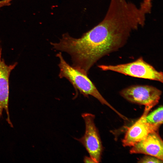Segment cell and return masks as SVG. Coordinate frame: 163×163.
Masks as SVG:
<instances>
[{
	"mask_svg": "<svg viewBox=\"0 0 163 163\" xmlns=\"http://www.w3.org/2000/svg\"><path fill=\"white\" fill-rule=\"evenodd\" d=\"M12 0H3L0 1V7L10 5V2Z\"/></svg>",
	"mask_w": 163,
	"mask_h": 163,
	"instance_id": "10",
	"label": "cell"
},
{
	"mask_svg": "<svg viewBox=\"0 0 163 163\" xmlns=\"http://www.w3.org/2000/svg\"><path fill=\"white\" fill-rule=\"evenodd\" d=\"M146 122L156 130L158 131L163 123V107L160 106L153 111L147 115Z\"/></svg>",
	"mask_w": 163,
	"mask_h": 163,
	"instance_id": "8",
	"label": "cell"
},
{
	"mask_svg": "<svg viewBox=\"0 0 163 163\" xmlns=\"http://www.w3.org/2000/svg\"><path fill=\"white\" fill-rule=\"evenodd\" d=\"M120 94L131 102L153 107L158 103L162 91L152 86L136 85L122 89Z\"/></svg>",
	"mask_w": 163,
	"mask_h": 163,
	"instance_id": "4",
	"label": "cell"
},
{
	"mask_svg": "<svg viewBox=\"0 0 163 163\" xmlns=\"http://www.w3.org/2000/svg\"><path fill=\"white\" fill-rule=\"evenodd\" d=\"M59 60L58 66L59 69V76L68 80L73 86L76 93L79 91L85 97L91 95L103 104L108 106L120 117L122 114L114 108L104 98L97 88L86 75L75 67L70 66L65 60L60 52L56 55Z\"/></svg>",
	"mask_w": 163,
	"mask_h": 163,
	"instance_id": "1",
	"label": "cell"
},
{
	"mask_svg": "<svg viewBox=\"0 0 163 163\" xmlns=\"http://www.w3.org/2000/svg\"><path fill=\"white\" fill-rule=\"evenodd\" d=\"M85 125V131L83 136L75 139L85 147L89 156L95 163L101 161L103 146L98 130L94 122L95 115L89 113L82 114Z\"/></svg>",
	"mask_w": 163,
	"mask_h": 163,
	"instance_id": "3",
	"label": "cell"
},
{
	"mask_svg": "<svg viewBox=\"0 0 163 163\" xmlns=\"http://www.w3.org/2000/svg\"><path fill=\"white\" fill-rule=\"evenodd\" d=\"M103 71H110L134 77L163 82V74L146 62L142 57L133 62L117 65H100Z\"/></svg>",
	"mask_w": 163,
	"mask_h": 163,
	"instance_id": "2",
	"label": "cell"
},
{
	"mask_svg": "<svg viewBox=\"0 0 163 163\" xmlns=\"http://www.w3.org/2000/svg\"><path fill=\"white\" fill-rule=\"evenodd\" d=\"M152 107L145 106L144 112L139 119L127 129L122 142L124 146H133L144 139L152 132L157 131L146 122L145 117Z\"/></svg>",
	"mask_w": 163,
	"mask_h": 163,
	"instance_id": "5",
	"label": "cell"
},
{
	"mask_svg": "<svg viewBox=\"0 0 163 163\" xmlns=\"http://www.w3.org/2000/svg\"><path fill=\"white\" fill-rule=\"evenodd\" d=\"M83 161L85 163H95L90 156H85L84 158Z\"/></svg>",
	"mask_w": 163,
	"mask_h": 163,
	"instance_id": "11",
	"label": "cell"
},
{
	"mask_svg": "<svg viewBox=\"0 0 163 163\" xmlns=\"http://www.w3.org/2000/svg\"><path fill=\"white\" fill-rule=\"evenodd\" d=\"M2 49L0 48V117L2 115L3 109L7 115L6 120L10 125L13 126L10 118L8 109L9 83V78L10 72L17 64L15 62L12 65H8L2 58Z\"/></svg>",
	"mask_w": 163,
	"mask_h": 163,
	"instance_id": "6",
	"label": "cell"
},
{
	"mask_svg": "<svg viewBox=\"0 0 163 163\" xmlns=\"http://www.w3.org/2000/svg\"><path fill=\"white\" fill-rule=\"evenodd\" d=\"M138 162L161 163L163 162V160L153 156L148 155L141 158Z\"/></svg>",
	"mask_w": 163,
	"mask_h": 163,
	"instance_id": "9",
	"label": "cell"
},
{
	"mask_svg": "<svg viewBox=\"0 0 163 163\" xmlns=\"http://www.w3.org/2000/svg\"><path fill=\"white\" fill-rule=\"evenodd\" d=\"M163 141L158 131L152 132L133 146L130 153L145 154L163 160Z\"/></svg>",
	"mask_w": 163,
	"mask_h": 163,
	"instance_id": "7",
	"label": "cell"
}]
</instances>
